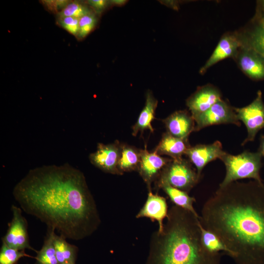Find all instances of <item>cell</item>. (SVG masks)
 <instances>
[{
    "label": "cell",
    "mask_w": 264,
    "mask_h": 264,
    "mask_svg": "<svg viewBox=\"0 0 264 264\" xmlns=\"http://www.w3.org/2000/svg\"><path fill=\"white\" fill-rule=\"evenodd\" d=\"M13 195L22 210L66 239L86 238L101 223L84 175L68 164L30 170L14 187Z\"/></svg>",
    "instance_id": "obj_1"
},
{
    "label": "cell",
    "mask_w": 264,
    "mask_h": 264,
    "mask_svg": "<svg viewBox=\"0 0 264 264\" xmlns=\"http://www.w3.org/2000/svg\"><path fill=\"white\" fill-rule=\"evenodd\" d=\"M199 220L236 264H264V182L235 181L203 204Z\"/></svg>",
    "instance_id": "obj_2"
},
{
    "label": "cell",
    "mask_w": 264,
    "mask_h": 264,
    "mask_svg": "<svg viewBox=\"0 0 264 264\" xmlns=\"http://www.w3.org/2000/svg\"><path fill=\"white\" fill-rule=\"evenodd\" d=\"M199 218L172 206L162 230L152 236L146 264H220L221 253H211L202 243Z\"/></svg>",
    "instance_id": "obj_3"
},
{
    "label": "cell",
    "mask_w": 264,
    "mask_h": 264,
    "mask_svg": "<svg viewBox=\"0 0 264 264\" xmlns=\"http://www.w3.org/2000/svg\"><path fill=\"white\" fill-rule=\"evenodd\" d=\"M262 154L259 151H244L236 155L226 153L220 158L225 166L226 174L219 187L244 178L261 182L260 172L262 167Z\"/></svg>",
    "instance_id": "obj_4"
},
{
    "label": "cell",
    "mask_w": 264,
    "mask_h": 264,
    "mask_svg": "<svg viewBox=\"0 0 264 264\" xmlns=\"http://www.w3.org/2000/svg\"><path fill=\"white\" fill-rule=\"evenodd\" d=\"M199 179L190 161L182 158L172 159L161 171L156 184L157 188L161 184H167L188 193Z\"/></svg>",
    "instance_id": "obj_5"
},
{
    "label": "cell",
    "mask_w": 264,
    "mask_h": 264,
    "mask_svg": "<svg viewBox=\"0 0 264 264\" xmlns=\"http://www.w3.org/2000/svg\"><path fill=\"white\" fill-rule=\"evenodd\" d=\"M234 110L238 120L243 123L247 131V137L242 145L253 141L258 132L264 128V103L261 91L257 92L255 99L248 106L234 108Z\"/></svg>",
    "instance_id": "obj_6"
},
{
    "label": "cell",
    "mask_w": 264,
    "mask_h": 264,
    "mask_svg": "<svg viewBox=\"0 0 264 264\" xmlns=\"http://www.w3.org/2000/svg\"><path fill=\"white\" fill-rule=\"evenodd\" d=\"M13 217L7 231L2 238L3 243L10 247L24 250L29 249L37 252L30 245L27 232V222L22 215V209L15 205L11 207Z\"/></svg>",
    "instance_id": "obj_7"
},
{
    "label": "cell",
    "mask_w": 264,
    "mask_h": 264,
    "mask_svg": "<svg viewBox=\"0 0 264 264\" xmlns=\"http://www.w3.org/2000/svg\"><path fill=\"white\" fill-rule=\"evenodd\" d=\"M195 131L197 132L209 126L222 124H233L240 126L236 113L226 101L222 99L217 102L205 112L194 118Z\"/></svg>",
    "instance_id": "obj_8"
},
{
    "label": "cell",
    "mask_w": 264,
    "mask_h": 264,
    "mask_svg": "<svg viewBox=\"0 0 264 264\" xmlns=\"http://www.w3.org/2000/svg\"><path fill=\"white\" fill-rule=\"evenodd\" d=\"M122 145L117 140L108 144L99 143L96 151L89 155V160L93 165L104 172L122 175L118 169Z\"/></svg>",
    "instance_id": "obj_9"
},
{
    "label": "cell",
    "mask_w": 264,
    "mask_h": 264,
    "mask_svg": "<svg viewBox=\"0 0 264 264\" xmlns=\"http://www.w3.org/2000/svg\"><path fill=\"white\" fill-rule=\"evenodd\" d=\"M225 153L222 150L221 143L216 141L212 144H198L190 147L185 154L196 167L198 176L200 178L202 171L206 165L217 158L220 159Z\"/></svg>",
    "instance_id": "obj_10"
},
{
    "label": "cell",
    "mask_w": 264,
    "mask_h": 264,
    "mask_svg": "<svg viewBox=\"0 0 264 264\" xmlns=\"http://www.w3.org/2000/svg\"><path fill=\"white\" fill-rule=\"evenodd\" d=\"M242 46L239 33H227L220 39L212 54L200 69L199 73L204 74L218 62L229 57L234 58Z\"/></svg>",
    "instance_id": "obj_11"
},
{
    "label": "cell",
    "mask_w": 264,
    "mask_h": 264,
    "mask_svg": "<svg viewBox=\"0 0 264 264\" xmlns=\"http://www.w3.org/2000/svg\"><path fill=\"white\" fill-rule=\"evenodd\" d=\"M140 156L138 171L149 191H152V182L158 178L163 168L172 159L163 157L155 151L150 153L146 148L140 150Z\"/></svg>",
    "instance_id": "obj_12"
},
{
    "label": "cell",
    "mask_w": 264,
    "mask_h": 264,
    "mask_svg": "<svg viewBox=\"0 0 264 264\" xmlns=\"http://www.w3.org/2000/svg\"><path fill=\"white\" fill-rule=\"evenodd\" d=\"M234 59L249 78L254 81L264 80V58L255 50L242 45Z\"/></svg>",
    "instance_id": "obj_13"
},
{
    "label": "cell",
    "mask_w": 264,
    "mask_h": 264,
    "mask_svg": "<svg viewBox=\"0 0 264 264\" xmlns=\"http://www.w3.org/2000/svg\"><path fill=\"white\" fill-rule=\"evenodd\" d=\"M221 100L219 89L211 85H206L198 88L187 100L186 104L194 118Z\"/></svg>",
    "instance_id": "obj_14"
},
{
    "label": "cell",
    "mask_w": 264,
    "mask_h": 264,
    "mask_svg": "<svg viewBox=\"0 0 264 264\" xmlns=\"http://www.w3.org/2000/svg\"><path fill=\"white\" fill-rule=\"evenodd\" d=\"M166 199L163 197L154 194L152 191L148 192L144 205L136 216V218H148L153 221H157L158 230L160 231L163 227L164 219L168 213Z\"/></svg>",
    "instance_id": "obj_15"
},
{
    "label": "cell",
    "mask_w": 264,
    "mask_h": 264,
    "mask_svg": "<svg viewBox=\"0 0 264 264\" xmlns=\"http://www.w3.org/2000/svg\"><path fill=\"white\" fill-rule=\"evenodd\" d=\"M167 132L174 137L187 140L190 134L195 131V122L185 110L176 111L162 120Z\"/></svg>",
    "instance_id": "obj_16"
},
{
    "label": "cell",
    "mask_w": 264,
    "mask_h": 264,
    "mask_svg": "<svg viewBox=\"0 0 264 264\" xmlns=\"http://www.w3.org/2000/svg\"><path fill=\"white\" fill-rule=\"evenodd\" d=\"M189 147L187 140L174 137L166 132L162 135L154 151L159 155H167L173 159H178L182 158Z\"/></svg>",
    "instance_id": "obj_17"
},
{
    "label": "cell",
    "mask_w": 264,
    "mask_h": 264,
    "mask_svg": "<svg viewBox=\"0 0 264 264\" xmlns=\"http://www.w3.org/2000/svg\"><path fill=\"white\" fill-rule=\"evenodd\" d=\"M242 45L248 47L264 58V26L253 18L250 27L239 33Z\"/></svg>",
    "instance_id": "obj_18"
},
{
    "label": "cell",
    "mask_w": 264,
    "mask_h": 264,
    "mask_svg": "<svg viewBox=\"0 0 264 264\" xmlns=\"http://www.w3.org/2000/svg\"><path fill=\"white\" fill-rule=\"evenodd\" d=\"M158 101L150 91L147 92L145 106L141 110L136 122L132 126V134L136 136L139 132H142L146 130L153 132L154 130L152 122L154 119L155 110Z\"/></svg>",
    "instance_id": "obj_19"
},
{
    "label": "cell",
    "mask_w": 264,
    "mask_h": 264,
    "mask_svg": "<svg viewBox=\"0 0 264 264\" xmlns=\"http://www.w3.org/2000/svg\"><path fill=\"white\" fill-rule=\"evenodd\" d=\"M53 244L56 257L60 264H75L78 248L68 243L66 238L55 234L53 236Z\"/></svg>",
    "instance_id": "obj_20"
},
{
    "label": "cell",
    "mask_w": 264,
    "mask_h": 264,
    "mask_svg": "<svg viewBox=\"0 0 264 264\" xmlns=\"http://www.w3.org/2000/svg\"><path fill=\"white\" fill-rule=\"evenodd\" d=\"M158 188L162 189L175 205L187 210L198 217H200L193 206L196 199L189 196L188 193L167 184H161Z\"/></svg>",
    "instance_id": "obj_21"
},
{
    "label": "cell",
    "mask_w": 264,
    "mask_h": 264,
    "mask_svg": "<svg viewBox=\"0 0 264 264\" xmlns=\"http://www.w3.org/2000/svg\"><path fill=\"white\" fill-rule=\"evenodd\" d=\"M140 160V150L128 145L123 144L118 163L119 170L122 174L125 172L138 171Z\"/></svg>",
    "instance_id": "obj_22"
},
{
    "label": "cell",
    "mask_w": 264,
    "mask_h": 264,
    "mask_svg": "<svg viewBox=\"0 0 264 264\" xmlns=\"http://www.w3.org/2000/svg\"><path fill=\"white\" fill-rule=\"evenodd\" d=\"M54 233L55 230L48 229L42 248L36 252L35 264H60L53 244Z\"/></svg>",
    "instance_id": "obj_23"
},
{
    "label": "cell",
    "mask_w": 264,
    "mask_h": 264,
    "mask_svg": "<svg viewBox=\"0 0 264 264\" xmlns=\"http://www.w3.org/2000/svg\"><path fill=\"white\" fill-rule=\"evenodd\" d=\"M200 230L202 243L208 251L213 253L223 252L228 255V250L220 238L213 232L204 228L201 222Z\"/></svg>",
    "instance_id": "obj_24"
},
{
    "label": "cell",
    "mask_w": 264,
    "mask_h": 264,
    "mask_svg": "<svg viewBox=\"0 0 264 264\" xmlns=\"http://www.w3.org/2000/svg\"><path fill=\"white\" fill-rule=\"evenodd\" d=\"M94 11L86 2L70 1L66 7L57 14V18L73 17L80 18Z\"/></svg>",
    "instance_id": "obj_25"
},
{
    "label": "cell",
    "mask_w": 264,
    "mask_h": 264,
    "mask_svg": "<svg viewBox=\"0 0 264 264\" xmlns=\"http://www.w3.org/2000/svg\"><path fill=\"white\" fill-rule=\"evenodd\" d=\"M24 257L31 256L26 254L24 250L10 247L2 242L0 250V264H16Z\"/></svg>",
    "instance_id": "obj_26"
},
{
    "label": "cell",
    "mask_w": 264,
    "mask_h": 264,
    "mask_svg": "<svg viewBox=\"0 0 264 264\" xmlns=\"http://www.w3.org/2000/svg\"><path fill=\"white\" fill-rule=\"evenodd\" d=\"M94 12L83 16L79 19V31L77 38L84 39L95 28L97 22V18Z\"/></svg>",
    "instance_id": "obj_27"
},
{
    "label": "cell",
    "mask_w": 264,
    "mask_h": 264,
    "mask_svg": "<svg viewBox=\"0 0 264 264\" xmlns=\"http://www.w3.org/2000/svg\"><path fill=\"white\" fill-rule=\"evenodd\" d=\"M79 18L73 17L57 18V23L68 33L77 37L79 31Z\"/></svg>",
    "instance_id": "obj_28"
},
{
    "label": "cell",
    "mask_w": 264,
    "mask_h": 264,
    "mask_svg": "<svg viewBox=\"0 0 264 264\" xmlns=\"http://www.w3.org/2000/svg\"><path fill=\"white\" fill-rule=\"evenodd\" d=\"M67 0H45L41 2L49 12L58 14L69 3Z\"/></svg>",
    "instance_id": "obj_29"
},
{
    "label": "cell",
    "mask_w": 264,
    "mask_h": 264,
    "mask_svg": "<svg viewBox=\"0 0 264 264\" xmlns=\"http://www.w3.org/2000/svg\"><path fill=\"white\" fill-rule=\"evenodd\" d=\"M86 3L95 13H100L108 7L110 2L105 0H90Z\"/></svg>",
    "instance_id": "obj_30"
},
{
    "label": "cell",
    "mask_w": 264,
    "mask_h": 264,
    "mask_svg": "<svg viewBox=\"0 0 264 264\" xmlns=\"http://www.w3.org/2000/svg\"><path fill=\"white\" fill-rule=\"evenodd\" d=\"M254 19L264 26V0L258 1L256 13Z\"/></svg>",
    "instance_id": "obj_31"
},
{
    "label": "cell",
    "mask_w": 264,
    "mask_h": 264,
    "mask_svg": "<svg viewBox=\"0 0 264 264\" xmlns=\"http://www.w3.org/2000/svg\"><path fill=\"white\" fill-rule=\"evenodd\" d=\"M262 156H264V135H262L260 138V146L259 151Z\"/></svg>",
    "instance_id": "obj_32"
},
{
    "label": "cell",
    "mask_w": 264,
    "mask_h": 264,
    "mask_svg": "<svg viewBox=\"0 0 264 264\" xmlns=\"http://www.w3.org/2000/svg\"><path fill=\"white\" fill-rule=\"evenodd\" d=\"M124 0H112L111 1V3H113L114 4H118V5H121L124 3Z\"/></svg>",
    "instance_id": "obj_33"
}]
</instances>
